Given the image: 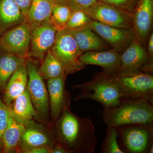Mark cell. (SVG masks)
<instances>
[{"label": "cell", "mask_w": 153, "mask_h": 153, "mask_svg": "<svg viewBox=\"0 0 153 153\" xmlns=\"http://www.w3.org/2000/svg\"><path fill=\"white\" fill-rule=\"evenodd\" d=\"M122 98L143 99L153 104V75L143 72L111 75Z\"/></svg>", "instance_id": "cell-4"}, {"label": "cell", "mask_w": 153, "mask_h": 153, "mask_svg": "<svg viewBox=\"0 0 153 153\" xmlns=\"http://www.w3.org/2000/svg\"><path fill=\"white\" fill-rule=\"evenodd\" d=\"M103 121L107 127L117 128L132 124L153 126V106L146 100L122 98L120 103L104 108Z\"/></svg>", "instance_id": "cell-2"}, {"label": "cell", "mask_w": 153, "mask_h": 153, "mask_svg": "<svg viewBox=\"0 0 153 153\" xmlns=\"http://www.w3.org/2000/svg\"><path fill=\"white\" fill-rule=\"evenodd\" d=\"M117 128L107 127L106 134L101 147L102 153H125L121 149L118 138Z\"/></svg>", "instance_id": "cell-26"}, {"label": "cell", "mask_w": 153, "mask_h": 153, "mask_svg": "<svg viewBox=\"0 0 153 153\" xmlns=\"http://www.w3.org/2000/svg\"><path fill=\"white\" fill-rule=\"evenodd\" d=\"M88 25L105 41L108 43L114 51L120 54L136 38L133 29L115 27L92 19Z\"/></svg>", "instance_id": "cell-10"}, {"label": "cell", "mask_w": 153, "mask_h": 153, "mask_svg": "<svg viewBox=\"0 0 153 153\" xmlns=\"http://www.w3.org/2000/svg\"><path fill=\"white\" fill-rule=\"evenodd\" d=\"M11 114L17 123L26 126L37 114L27 88L13 102Z\"/></svg>", "instance_id": "cell-20"}, {"label": "cell", "mask_w": 153, "mask_h": 153, "mask_svg": "<svg viewBox=\"0 0 153 153\" xmlns=\"http://www.w3.org/2000/svg\"><path fill=\"white\" fill-rule=\"evenodd\" d=\"M10 115V108L0 100V140H1L3 134L8 124Z\"/></svg>", "instance_id": "cell-28"}, {"label": "cell", "mask_w": 153, "mask_h": 153, "mask_svg": "<svg viewBox=\"0 0 153 153\" xmlns=\"http://www.w3.org/2000/svg\"><path fill=\"white\" fill-rule=\"evenodd\" d=\"M51 51L61 63L67 75L80 71L85 67V65L80 60L83 53L73 36L66 29L57 31Z\"/></svg>", "instance_id": "cell-6"}, {"label": "cell", "mask_w": 153, "mask_h": 153, "mask_svg": "<svg viewBox=\"0 0 153 153\" xmlns=\"http://www.w3.org/2000/svg\"><path fill=\"white\" fill-rule=\"evenodd\" d=\"M80 60L86 65H96L103 69L102 72L109 76L117 74L121 65V54L113 49L103 51H88L80 57Z\"/></svg>", "instance_id": "cell-14"}, {"label": "cell", "mask_w": 153, "mask_h": 153, "mask_svg": "<svg viewBox=\"0 0 153 153\" xmlns=\"http://www.w3.org/2000/svg\"><path fill=\"white\" fill-rule=\"evenodd\" d=\"M117 128L119 144L125 153H153V126L132 124Z\"/></svg>", "instance_id": "cell-5"}, {"label": "cell", "mask_w": 153, "mask_h": 153, "mask_svg": "<svg viewBox=\"0 0 153 153\" xmlns=\"http://www.w3.org/2000/svg\"><path fill=\"white\" fill-rule=\"evenodd\" d=\"M66 77L48 79L47 91L50 100V108L53 120L56 121L66 108L65 82Z\"/></svg>", "instance_id": "cell-16"}, {"label": "cell", "mask_w": 153, "mask_h": 153, "mask_svg": "<svg viewBox=\"0 0 153 153\" xmlns=\"http://www.w3.org/2000/svg\"><path fill=\"white\" fill-rule=\"evenodd\" d=\"M91 19L115 27L133 29L131 13L112 5L97 1L85 10Z\"/></svg>", "instance_id": "cell-9"}, {"label": "cell", "mask_w": 153, "mask_h": 153, "mask_svg": "<svg viewBox=\"0 0 153 153\" xmlns=\"http://www.w3.org/2000/svg\"><path fill=\"white\" fill-rule=\"evenodd\" d=\"M150 62L153 61L149 59L146 50L136 38L121 54L120 67L117 73L142 72L143 68Z\"/></svg>", "instance_id": "cell-13"}, {"label": "cell", "mask_w": 153, "mask_h": 153, "mask_svg": "<svg viewBox=\"0 0 153 153\" xmlns=\"http://www.w3.org/2000/svg\"><path fill=\"white\" fill-rule=\"evenodd\" d=\"M15 1L26 17L33 0H15Z\"/></svg>", "instance_id": "cell-32"}, {"label": "cell", "mask_w": 153, "mask_h": 153, "mask_svg": "<svg viewBox=\"0 0 153 153\" xmlns=\"http://www.w3.org/2000/svg\"><path fill=\"white\" fill-rule=\"evenodd\" d=\"M55 1L58 4H67L66 0H55Z\"/></svg>", "instance_id": "cell-35"}, {"label": "cell", "mask_w": 153, "mask_h": 153, "mask_svg": "<svg viewBox=\"0 0 153 153\" xmlns=\"http://www.w3.org/2000/svg\"><path fill=\"white\" fill-rule=\"evenodd\" d=\"M26 65L28 74L27 88L31 101L37 114L47 119L49 116V95L44 79L39 74L38 62L28 58Z\"/></svg>", "instance_id": "cell-7"}, {"label": "cell", "mask_w": 153, "mask_h": 153, "mask_svg": "<svg viewBox=\"0 0 153 153\" xmlns=\"http://www.w3.org/2000/svg\"><path fill=\"white\" fill-rule=\"evenodd\" d=\"M51 153H68L67 151H66L65 148L62 145H58L56 146L55 148H53L52 151Z\"/></svg>", "instance_id": "cell-34"}, {"label": "cell", "mask_w": 153, "mask_h": 153, "mask_svg": "<svg viewBox=\"0 0 153 153\" xmlns=\"http://www.w3.org/2000/svg\"><path fill=\"white\" fill-rule=\"evenodd\" d=\"M58 31L52 23L31 27L29 58L42 61L53 47Z\"/></svg>", "instance_id": "cell-11"}, {"label": "cell", "mask_w": 153, "mask_h": 153, "mask_svg": "<svg viewBox=\"0 0 153 153\" xmlns=\"http://www.w3.org/2000/svg\"><path fill=\"white\" fill-rule=\"evenodd\" d=\"M31 27L25 21L0 36V50L22 58H29Z\"/></svg>", "instance_id": "cell-8"}, {"label": "cell", "mask_w": 153, "mask_h": 153, "mask_svg": "<svg viewBox=\"0 0 153 153\" xmlns=\"http://www.w3.org/2000/svg\"><path fill=\"white\" fill-rule=\"evenodd\" d=\"M147 52L149 59L153 61V33H151L148 40Z\"/></svg>", "instance_id": "cell-33"}, {"label": "cell", "mask_w": 153, "mask_h": 153, "mask_svg": "<svg viewBox=\"0 0 153 153\" xmlns=\"http://www.w3.org/2000/svg\"><path fill=\"white\" fill-rule=\"evenodd\" d=\"M67 30L75 39L82 53L88 51L109 50L110 48V46L108 45L88 25Z\"/></svg>", "instance_id": "cell-15"}, {"label": "cell", "mask_w": 153, "mask_h": 153, "mask_svg": "<svg viewBox=\"0 0 153 153\" xmlns=\"http://www.w3.org/2000/svg\"><path fill=\"white\" fill-rule=\"evenodd\" d=\"M61 114L58 122V133L68 153L94 152L97 140L94 125L90 119L78 117L67 108Z\"/></svg>", "instance_id": "cell-1"}, {"label": "cell", "mask_w": 153, "mask_h": 153, "mask_svg": "<svg viewBox=\"0 0 153 153\" xmlns=\"http://www.w3.org/2000/svg\"><path fill=\"white\" fill-rule=\"evenodd\" d=\"M81 91L74 100L91 99L100 102L104 108H111L120 103L122 96L111 76L97 72L89 82L73 86Z\"/></svg>", "instance_id": "cell-3"}, {"label": "cell", "mask_w": 153, "mask_h": 153, "mask_svg": "<svg viewBox=\"0 0 153 153\" xmlns=\"http://www.w3.org/2000/svg\"><path fill=\"white\" fill-rule=\"evenodd\" d=\"M26 60L8 53H0V86L5 87L14 72Z\"/></svg>", "instance_id": "cell-22"}, {"label": "cell", "mask_w": 153, "mask_h": 153, "mask_svg": "<svg viewBox=\"0 0 153 153\" xmlns=\"http://www.w3.org/2000/svg\"><path fill=\"white\" fill-rule=\"evenodd\" d=\"M91 19L87 13L82 10L72 11L71 16L67 22L65 29H76L88 25Z\"/></svg>", "instance_id": "cell-27"}, {"label": "cell", "mask_w": 153, "mask_h": 153, "mask_svg": "<svg viewBox=\"0 0 153 153\" xmlns=\"http://www.w3.org/2000/svg\"><path fill=\"white\" fill-rule=\"evenodd\" d=\"M67 4L71 10H82L85 11L98 0H66Z\"/></svg>", "instance_id": "cell-30"}, {"label": "cell", "mask_w": 153, "mask_h": 153, "mask_svg": "<svg viewBox=\"0 0 153 153\" xmlns=\"http://www.w3.org/2000/svg\"><path fill=\"white\" fill-rule=\"evenodd\" d=\"M39 72L43 79L47 80L56 77H66L67 75L63 66L52 54L51 50L42 60Z\"/></svg>", "instance_id": "cell-23"}, {"label": "cell", "mask_w": 153, "mask_h": 153, "mask_svg": "<svg viewBox=\"0 0 153 153\" xmlns=\"http://www.w3.org/2000/svg\"><path fill=\"white\" fill-rule=\"evenodd\" d=\"M109 4L129 13H132L139 0H98Z\"/></svg>", "instance_id": "cell-29"}, {"label": "cell", "mask_w": 153, "mask_h": 153, "mask_svg": "<svg viewBox=\"0 0 153 153\" xmlns=\"http://www.w3.org/2000/svg\"><path fill=\"white\" fill-rule=\"evenodd\" d=\"M131 14L136 38L144 47L152 28L153 0H139Z\"/></svg>", "instance_id": "cell-12"}, {"label": "cell", "mask_w": 153, "mask_h": 153, "mask_svg": "<svg viewBox=\"0 0 153 153\" xmlns=\"http://www.w3.org/2000/svg\"><path fill=\"white\" fill-rule=\"evenodd\" d=\"M21 143H22V148H31L48 146L50 142L47 135L40 129L32 125L30 121L25 126Z\"/></svg>", "instance_id": "cell-24"}, {"label": "cell", "mask_w": 153, "mask_h": 153, "mask_svg": "<svg viewBox=\"0 0 153 153\" xmlns=\"http://www.w3.org/2000/svg\"><path fill=\"white\" fill-rule=\"evenodd\" d=\"M55 3V0H33L25 21L31 27L52 23V11Z\"/></svg>", "instance_id": "cell-19"}, {"label": "cell", "mask_w": 153, "mask_h": 153, "mask_svg": "<svg viewBox=\"0 0 153 153\" xmlns=\"http://www.w3.org/2000/svg\"><path fill=\"white\" fill-rule=\"evenodd\" d=\"M23 152L27 153H51L52 150L48 146H40L31 148H22Z\"/></svg>", "instance_id": "cell-31"}, {"label": "cell", "mask_w": 153, "mask_h": 153, "mask_svg": "<svg viewBox=\"0 0 153 153\" xmlns=\"http://www.w3.org/2000/svg\"><path fill=\"white\" fill-rule=\"evenodd\" d=\"M27 82L28 74L26 61L17 68L6 85L4 102L7 106L10 107L14 100L25 91Z\"/></svg>", "instance_id": "cell-17"}, {"label": "cell", "mask_w": 153, "mask_h": 153, "mask_svg": "<svg viewBox=\"0 0 153 153\" xmlns=\"http://www.w3.org/2000/svg\"><path fill=\"white\" fill-rule=\"evenodd\" d=\"M25 20L26 17L15 0H0V36Z\"/></svg>", "instance_id": "cell-18"}, {"label": "cell", "mask_w": 153, "mask_h": 153, "mask_svg": "<svg viewBox=\"0 0 153 153\" xmlns=\"http://www.w3.org/2000/svg\"><path fill=\"white\" fill-rule=\"evenodd\" d=\"M25 129V126L17 123L11 113L8 124L2 139L5 152H10L15 149L21 143Z\"/></svg>", "instance_id": "cell-21"}, {"label": "cell", "mask_w": 153, "mask_h": 153, "mask_svg": "<svg viewBox=\"0 0 153 153\" xmlns=\"http://www.w3.org/2000/svg\"><path fill=\"white\" fill-rule=\"evenodd\" d=\"M72 10L66 4L55 3L53 7L52 23L58 30L65 29Z\"/></svg>", "instance_id": "cell-25"}]
</instances>
